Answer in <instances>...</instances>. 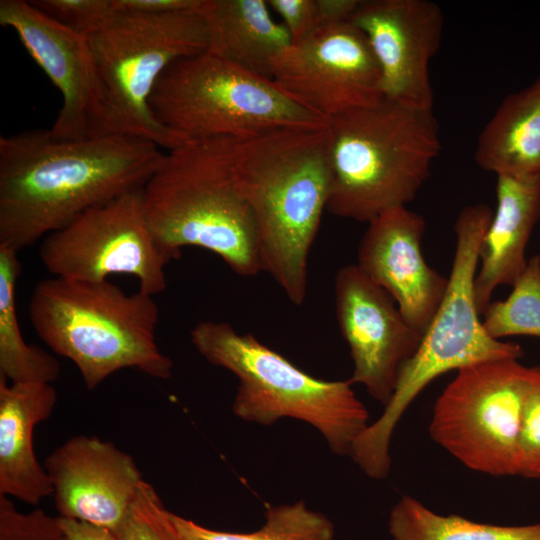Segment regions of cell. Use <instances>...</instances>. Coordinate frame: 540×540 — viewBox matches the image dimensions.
Masks as SVG:
<instances>
[{
	"instance_id": "obj_3",
	"label": "cell",
	"mask_w": 540,
	"mask_h": 540,
	"mask_svg": "<svg viewBox=\"0 0 540 540\" xmlns=\"http://www.w3.org/2000/svg\"><path fill=\"white\" fill-rule=\"evenodd\" d=\"M237 139L190 140L165 152L143 187L147 221L161 244L219 256L236 274L261 271L257 228L233 170Z\"/></svg>"
},
{
	"instance_id": "obj_24",
	"label": "cell",
	"mask_w": 540,
	"mask_h": 540,
	"mask_svg": "<svg viewBox=\"0 0 540 540\" xmlns=\"http://www.w3.org/2000/svg\"><path fill=\"white\" fill-rule=\"evenodd\" d=\"M182 540H333L334 525L324 514L309 509L304 501L267 509L265 523L250 533L206 528L170 512Z\"/></svg>"
},
{
	"instance_id": "obj_27",
	"label": "cell",
	"mask_w": 540,
	"mask_h": 540,
	"mask_svg": "<svg viewBox=\"0 0 540 540\" xmlns=\"http://www.w3.org/2000/svg\"><path fill=\"white\" fill-rule=\"evenodd\" d=\"M42 14L86 39L104 29L116 16L113 0H30Z\"/></svg>"
},
{
	"instance_id": "obj_12",
	"label": "cell",
	"mask_w": 540,
	"mask_h": 540,
	"mask_svg": "<svg viewBox=\"0 0 540 540\" xmlns=\"http://www.w3.org/2000/svg\"><path fill=\"white\" fill-rule=\"evenodd\" d=\"M0 24L15 31L62 95V106L49 129L53 136L87 140L127 133L86 38L25 0H1Z\"/></svg>"
},
{
	"instance_id": "obj_18",
	"label": "cell",
	"mask_w": 540,
	"mask_h": 540,
	"mask_svg": "<svg viewBox=\"0 0 540 540\" xmlns=\"http://www.w3.org/2000/svg\"><path fill=\"white\" fill-rule=\"evenodd\" d=\"M496 211L483 237L474 296L481 314L500 285L512 286L524 271L526 248L540 220V175H498Z\"/></svg>"
},
{
	"instance_id": "obj_16",
	"label": "cell",
	"mask_w": 540,
	"mask_h": 540,
	"mask_svg": "<svg viewBox=\"0 0 540 540\" xmlns=\"http://www.w3.org/2000/svg\"><path fill=\"white\" fill-rule=\"evenodd\" d=\"M44 468L59 516L113 531L144 481L134 458L112 442L77 435L56 448Z\"/></svg>"
},
{
	"instance_id": "obj_2",
	"label": "cell",
	"mask_w": 540,
	"mask_h": 540,
	"mask_svg": "<svg viewBox=\"0 0 540 540\" xmlns=\"http://www.w3.org/2000/svg\"><path fill=\"white\" fill-rule=\"evenodd\" d=\"M329 124L237 139L233 170L254 215L261 271L294 305L306 297L308 258L331 191Z\"/></svg>"
},
{
	"instance_id": "obj_15",
	"label": "cell",
	"mask_w": 540,
	"mask_h": 540,
	"mask_svg": "<svg viewBox=\"0 0 540 540\" xmlns=\"http://www.w3.org/2000/svg\"><path fill=\"white\" fill-rule=\"evenodd\" d=\"M350 22L377 61L383 98L433 110L429 62L442 40L440 6L429 0H360Z\"/></svg>"
},
{
	"instance_id": "obj_7",
	"label": "cell",
	"mask_w": 540,
	"mask_h": 540,
	"mask_svg": "<svg viewBox=\"0 0 540 540\" xmlns=\"http://www.w3.org/2000/svg\"><path fill=\"white\" fill-rule=\"evenodd\" d=\"M155 119L184 141L247 139L329 121L286 96L270 79L209 52L174 62L150 97Z\"/></svg>"
},
{
	"instance_id": "obj_28",
	"label": "cell",
	"mask_w": 540,
	"mask_h": 540,
	"mask_svg": "<svg viewBox=\"0 0 540 540\" xmlns=\"http://www.w3.org/2000/svg\"><path fill=\"white\" fill-rule=\"evenodd\" d=\"M518 437V475L540 479V365L531 366Z\"/></svg>"
},
{
	"instance_id": "obj_11",
	"label": "cell",
	"mask_w": 540,
	"mask_h": 540,
	"mask_svg": "<svg viewBox=\"0 0 540 540\" xmlns=\"http://www.w3.org/2000/svg\"><path fill=\"white\" fill-rule=\"evenodd\" d=\"M143 188L91 208L41 242L42 264L53 277L74 281L135 277L149 295L167 286L166 266L180 256L159 242L145 214Z\"/></svg>"
},
{
	"instance_id": "obj_6",
	"label": "cell",
	"mask_w": 540,
	"mask_h": 540,
	"mask_svg": "<svg viewBox=\"0 0 540 540\" xmlns=\"http://www.w3.org/2000/svg\"><path fill=\"white\" fill-rule=\"evenodd\" d=\"M190 335L208 362L238 378L232 405L237 417L261 425H272L284 417L304 421L341 456H349L355 440L369 425V413L349 380L315 378L226 322L201 321Z\"/></svg>"
},
{
	"instance_id": "obj_8",
	"label": "cell",
	"mask_w": 540,
	"mask_h": 540,
	"mask_svg": "<svg viewBox=\"0 0 540 540\" xmlns=\"http://www.w3.org/2000/svg\"><path fill=\"white\" fill-rule=\"evenodd\" d=\"M492 217L493 210L484 203L460 211L446 292L418 351L402 367L394 393L375 421L381 434H393L410 404L437 377L479 362L523 356L519 344L494 339L486 332L475 301L480 246Z\"/></svg>"
},
{
	"instance_id": "obj_10",
	"label": "cell",
	"mask_w": 540,
	"mask_h": 540,
	"mask_svg": "<svg viewBox=\"0 0 540 540\" xmlns=\"http://www.w3.org/2000/svg\"><path fill=\"white\" fill-rule=\"evenodd\" d=\"M530 368L518 359L457 370L437 398L429 425L434 442L467 468L518 475V437Z\"/></svg>"
},
{
	"instance_id": "obj_26",
	"label": "cell",
	"mask_w": 540,
	"mask_h": 540,
	"mask_svg": "<svg viewBox=\"0 0 540 540\" xmlns=\"http://www.w3.org/2000/svg\"><path fill=\"white\" fill-rule=\"evenodd\" d=\"M118 540H182L154 487L143 481L128 512L112 531Z\"/></svg>"
},
{
	"instance_id": "obj_9",
	"label": "cell",
	"mask_w": 540,
	"mask_h": 540,
	"mask_svg": "<svg viewBox=\"0 0 540 540\" xmlns=\"http://www.w3.org/2000/svg\"><path fill=\"white\" fill-rule=\"evenodd\" d=\"M87 40L126 132L166 151L186 142L155 119L149 101L169 66L207 52L208 31L200 12L118 11Z\"/></svg>"
},
{
	"instance_id": "obj_25",
	"label": "cell",
	"mask_w": 540,
	"mask_h": 540,
	"mask_svg": "<svg viewBox=\"0 0 540 540\" xmlns=\"http://www.w3.org/2000/svg\"><path fill=\"white\" fill-rule=\"evenodd\" d=\"M483 316V327L494 339L540 338V255L528 259L508 297L490 302Z\"/></svg>"
},
{
	"instance_id": "obj_17",
	"label": "cell",
	"mask_w": 540,
	"mask_h": 540,
	"mask_svg": "<svg viewBox=\"0 0 540 540\" xmlns=\"http://www.w3.org/2000/svg\"><path fill=\"white\" fill-rule=\"evenodd\" d=\"M367 224L357 250V266L392 297L405 320L424 335L448 285V277L430 267L423 256L425 219L399 206Z\"/></svg>"
},
{
	"instance_id": "obj_13",
	"label": "cell",
	"mask_w": 540,
	"mask_h": 540,
	"mask_svg": "<svg viewBox=\"0 0 540 540\" xmlns=\"http://www.w3.org/2000/svg\"><path fill=\"white\" fill-rule=\"evenodd\" d=\"M270 80L328 121L383 99L377 61L365 35L350 21L321 28L282 49L272 59Z\"/></svg>"
},
{
	"instance_id": "obj_21",
	"label": "cell",
	"mask_w": 540,
	"mask_h": 540,
	"mask_svg": "<svg viewBox=\"0 0 540 540\" xmlns=\"http://www.w3.org/2000/svg\"><path fill=\"white\" fill-rule=\"evenodd\" d=\"M474 158L498 175H540V75L507 95L481 130Z\"/></svg>"
},
{
	"instance_id": "obj_14",
	"label": "cell",
	"mask_w": 540,
	"mask_h": 540,
	"mask_svg": "<svg viewBox=\"0 0 540 540\" xmlns=\"http://www.w3.org/2000/svg\"><path fill=\"white\" fill-rule=\"evenodd\" d=\"M334 292L338 325L354 365L349 381L363 385L386 406L402 367L418 351L423 335L357 264L337 271Z\"/></svg>"
},
{
	"instance_id": "obj_22",
	"label": "cell",
	"mask_w": 540,
	"mask_h": 540,
	"mask_svg": "<svg viewBox=\"0 0 540 540\" xmlns=\"http://www.w3.org/2000/svg\"><path fill=\"white\" fill-rule=\"evenodd\" d=\"M20 273L18 252L0 247V376L11 383H52L60 375L58 360L27 344L20 330L15 301Z\"/></svg>"
},
{
	"instance_id": "obj_30",
	"label": "cell",
	"mask_w": 540,
	"mask_h": 540,
	"mask_svg": "<svg viewBox=\"0 0 540 540\" xmlns=\"http://www.w3.org/2000/svg\"><path fill=\"white\" fill-rule=\"evenodd\" d=\"M282 19L291 43L299 42L319 30L316 0H267Z\"/></svg>"
},
{
	"instance_id": "obj_29",
	"label": "cell",
	"mask_w": 540,
	"mask_h": 540,
	"mask_svg": "<svg viewBox=\"0 0 540 540\" xmlns=\"http://www.w3.org/2000/svg\"><path fill=\"white\" fill-rule=\"evenodd\" d=\"M0 540H65V535L58 517L41 509L22 513L0 495Z\"/></svg>"
},
{
	"instance_id": "obj_4",
	"label": "cell",
	"mask_w": 540,
	"mask_h": 540,
	"mask_svg": "<svg viewBox=\"0 0 540 540\" xmlns=\"http://www.w3.org/2000/svg\"><path fill=\"white\" fill-rule=\"evenodd\" d=\"M153 297L140 290L128 294L108 280L52 277L36 284L28 312L36 334L70 359L93 390L124 368L171 377L173 362L156 341L159 308Z\"/></svg>"
},
{
	"instance_id": "obj_20",
	"label": "cell",
	"mask_w": 540,
	"mask_h": 540,
	"mask_svg": "<svg viewBox=\"0 0 540 540\" xmlns=\"http://www.w3.org/2000/svg\"><path fill=\"white\" fill-rule=\"evenodd\" d=\"M199 12L207 26V52L270 79L272 59L291 37L267 1L203 0Z\"/></svg>"
},
{
	"instance_id": "obj_19",
	"label": "cell",
	"mask_w": 540,
	"mask_h": 540,
	"mask_svg": "<svg viewBox=\"0 0 540 540\" xmlns=\"http://www.w3.org/2000/svg\"><path fill=\"white\" fill-rule=\"evenodd\" d=\"M57 401L51 383H7L0 376V495L36 505L53 494L33 449V430Z\"/></svg>"
},
{
	"instance_id": "obj_1",
	"label": "cell",
	"mask_w": 540,
	"mask_h": 540,
	"mask_svg": "<svg viewBox=\"0 0 540 540\" xmlns=\"http://www.w3.org/2000/svg\"><path fill=\"white\" fill-rule=\"evenodd\" d=\"M127 133L87 140L0 137V247L19 252L87 210L141 189L165 152Z\"/></svg>"
},
{
	"instance_id": "obj_5",
	"label": "cell",
	"mask_w": 540,
	"mask_h": 540,
	"mask_svg": "<svg viewBox=\"0 0 540 540\" xmlns=\"http://www.w3.org/2000/svg\"><path fill=\"white\" fill-rule=\"evenodd\" d=\"M331 191L327 211L369 223L406 206L431 174L441 150L433 110L383 98L329 121Z\"/></svg>"
},
{
	"instance_id": "obj_32",
	"label": "cell",
	"mask_w": 540,
	"mask_h": 540,
	"mask_svg": "<svg viewBox=\"0 0 540 540\" xmlns=\"http://www.w3.org/2000/svg\"><path fill=\"white\" fill-rule=\"evenodd\" d=\"M58 518L65 540H118L114 533L105 527L76 519Z\"/></svg>"
},
{
	"instance_id": "obj_31",
	"label": "cell",
	"mask_w": 540,
	"mask_h": 540,
	"mask_svg": "<svg viewBox=\"0 0 540 540\" xmlns=\"http://www.w3.org/2000/svg\"><path fill=\"white\" fill-rule=\"evenodd\" d=\"M118 11L169 14L199 11L203 0H113Z\"/></svg>"
},
{
	"instance_id": "obj_23",
	"label": "cell",
	"mask_w": 540,
	"mask_h": 540,
	"mask_svg": "<svg viewBox=\"0 0 540 540\" xmlns=\"http://www.w3.org/2000/svg\"><path fill=\"white\" fill-rule=\"evenodd\" d=\"M388 527L393 540H540V523L502 526L439 515L408 495L393 506Z\"/></svg>"
}]
</instances>
